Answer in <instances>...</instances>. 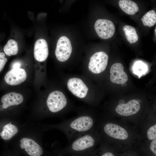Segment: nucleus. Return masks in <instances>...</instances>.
I'll list each match as a JSON object with an SVG mask.
<instances>
[{"mask_svg":"<svg viewBox=\"0 0 156 156\" xmlns=\"http://www.w3.org/2000/svg\"><path fill=\"white\" fill-rule=\"evenodd\" d=\"M5 54L9 56L16 55L18 51L17 42L13 39L9 40L3 48Z\"/></svg>","mask_w":156,"mask_h":156,"instance_id":"obj_19","label":"nucleus"},{"mask_svg":"<svg viewBox=\"0 0 156 156\" xmlns=\"http://www.w3.org/2000/svg\"><path fill=\"white\" fill-rule=\"evenodd\" d=\"M24 100L23 96L21 94L11 92L3 95L1 98L2 105L3 109L17 105L21 103Z\"/></svg>","mask_w":156,"mask_h":156,"instance_id":"obj_14","label":"nucleus"},{"mask_svg":"<svg viewBox=\"0 0 156 156\" xmlns=\"http://www.w3.org/2000/svg\"><path fill=\"white\" fill-rule=\"evenodd\" d=\"M102 156H114V155L112 153L110 152L105 153L102 155Z\"/></svg>","mask_w":156,"mask_h":156,"instance_id":"obj_24","label":"nucleus"},{"mask_svg":"<svg viewBox=\"0 0 156 156\" xmlns=\"http://www.w3.org/2000/svg\"><path fill=\"white\" fill-rule=\"evenodd\" d=\"M124 69L123 66L120 63H116L112 66L110 69V79L112 83L122 84L127 81L128 77Z\"/></svg>","mask_w":156,"mask_h":156,"instance_id":"obj_10","label":"nucleus"},{"mask_svg":"<svg viewBox=\"0 0 156 156\" xmlns=\"http://www.w3.org/2000/svg\"><path fill=\"white\" fill-rule=\"evenodd\" d=\"M20 63L17 62L14 63L12 66L13 68H20Z\"/></svg>","mask_w":156,"mask_h":156,"instance_id":"obj_25","label":"nucleus"},{"mask_svg":"<svg viewBox=\"0 0 156 156\" xmlns=\"http://www.w3.org/2000/svg\"><path fill=\"white\" fill-rule=\"evenodd\" d=\"M141 20L145 26L151 27L156 23V13L155 10H152L146 13L142 17Z\"/></svg>","mask_w":156,"mask_h":156,"instance_id":"obj_18","label":"nucleus"},{"mask_svg":"<svg viewBox=\"0 0 156 156\" xmlns=\"http://www.w3.org/2000/svg\"><path fill=\"white\" fill-rule=\"evenodd\" d=\"M108 60V55L105 52L103 51L96 52L90 58L89 69L94 73H100L105 69Z\"/></svg>","mask_w":156,"mask_h":156,"instance_id":"obj_4","label":"nucleus"},{"mask_svg":"<svg viewBox=\"0 0 156 156\" xmlns=\"http://www.w3.org/2000/svg\"><path fill=\"white\" fill-rule=\"evenodd\" d=\"M20 147L24 149L30 156H40L43 154L41 147L33 140L27 138H23L20 140Z\"/></svg>","mask_w":156,"mask_h":156,"instance_id":"obj_11","label":"nucleus"},{"mask_svg":"<svg viewBox=\"0 0 156 156\" xmlns=\"http://www.w3.org/2000/svg\"><path fill=\"white\" fill-rule=\"evenodd\" d=\"M123 29L127 39L130 43H134L138 41V37L134 27L129 25H125Z\"/></svg>","mask_w":156,"mask_h":156,"instance_id":"obj_17","label":"nucleus"},{"mask_svg":"<svg viewBox=\"0 0 156 156\" xmlns=\"http://www.w3.org/2000/svg\"><path fill=\"white\" fill-rule=\"evenodd\" d=\"M77 116L56 125V127L65 135L68 142L79 136L89 132L94 120L86 110H78Z\"/></svg>","mask_w":156,"mask_h":156,"instance_id":"obj_1","label":"nucleus"},{"mask_svg":"<svg viewBox=\"0 0 156 156\" xmlns=\"http://www.w3.org/2000/svg\"><path fill=\"white\" fill-rule=\"evenodd\" d=\"M3 108L2 107V105H0V111H2L3 110Z\"/></svg>","mask_w":156,"mask_h":156,"instance_id":"obj_26","label":"nucleus"},{"mask_svg":"<svg viewBox=\"0 0 156 156\" xmlns=\"http://www.w3.org/2000/svg\"><path fill=\"white\" fill-rule=\"evenodd\" d=\"M18 132L17 127L10 122L4 126L0 135L3 140H8L15 135Z\"/></svg>","mask_w":156,"mask_h":156,"instance_id":"obj_16","label":"nucleus"},{"mask_svg":"<svg viewBox=\"0 0 156 156\" xmlns=\"http://www.w3.org/2000/svg\"><path fill=\"white\" fill-rule=\"evenodd\" d=\"M156 139L153 140L150 146V149L156 155Z\"/></svg>","mask_w":156,"mask_h":156,"instance_id":"obj_23","label":"nucleus"},{"mask_svg":"<svg viewBox=\"0 0 156 156\" xmlns=\"http://www.w3.org/2000/svg\"><path fill=\"white\" fill-rule=\"evenodd\" d=\"M94 27L98 35L103 39H107L112 37L115 30L113 22L105 19H100L97 20Z\"/></svg>","mask_w":156,"mask_h":156,"instance_id":"obj_6","label":"nucleus"},{"mask_svg":"<svg viewBox=\"0 0 156 156\" xmlns=\"http://www.w3.org/2000/svg\"><path fill=\"white\" fill-rule=\"evenodd\" d=\"M34 54L35 59L38 62H43L47 59L49 50L47 43L45 40L40 39L35 42Z\"/></svg>","mask_w":156,"mask_h":156,"instance_id":"obj_13","label":"nucleus"},{"mask_svg":"<svg viewBox=\"0 0 156 156\" xmlns=\"http://www.w3.org/2000/svg\"><path fill=\"white\" fill-rule=\"evenodd\" d=\"M68 90L76 97L84 99L87 96L89 89L83 81L77 78L70 79L67 83Z\"/></svg>","mask_w":156,"mask_h":156,"instance_id":"obj_7","label":"nucleus"},{"mask_svg":"<svg viewBox=\"0 0 156 156\" xmlns=\"http://www.w3.org/2000/svg\"><path fill=\"white\" fill-rule=\"evenodd\" d=\"M140 108V103L136 100L133 99L126 103H120L115 108V111L119 115L125 116L136 114Z\"/></svg>","mask_w":156,"mask_h":156,"instance_id":"obj_9","label":"nucleus"},{"mask_svg":"<svg viewBox=\"0 0 156 156\" xmlns=\"http://www.w3.org/2000/svg\"><path fill=\"white\" fill-rule=\"evenodd\" d=\"M103 130L106 134L115 139L125 140L128 138V134L127 131L116 124L107 123L104 126Z\"/></svg>","mask_w":156,"mask_h":156,"instance_id":"obj_12","label":"nucleus"},{"mask_svg":"<svg viewBox=\"0 0 156 156\" xmlns=\"http://www.w3.org/2000/svg\"><path fill=\"white\" fill-rule=\"evenodd\" d=\"M72 47L69 39L66 37H60L57 42L55 52L57 60L61 62L67 60L70 57Z\"/></svg>","mask_w":156,"mask_h":156,"instance_id":"obj_5","label":"nucleus"},{"mask_svg":"<svg viewBox=\"0 0 156 156\" xmlns=\"http://www.w3.org/2000/svg\"><path fill=\"white\" fill-rule=\"evenodd\" d=\"M67 105V99L64 94L60 91H54L51 92L47 97L45 112L62 115L70 111Z\"/></svg>","mask_w":156,"mask_h":156,"instance_id":"obj_3","label":"nucleus"},{"mask_svg":"<svg viewBox=\"0 0 156 156\" xmlns=\"http://www.w3.org/2000/svg\"><path fill=\"white\" fill-rule=\"evenodd\" d=\"M148 138L151 140L156 139V125L150 127L148 130L147 133Z\"/></svg>","mask_w":156,"mask_h":156,"instance_id":"obj_21","label":"nucleus"},{"mask_svg":"<svg viewBox=\"0 0 156 156\" xmlns=\"http://www.w3.org/2000/svg\"><path fill=\"white\" fill-rule=\"evenodd\" d=\"M118 4L121 10L129 15H134L139 10L137 3L131 0H120Z\"/></svg>","mask_w":156,"mask_h":156,"instance_id":"obj_15","label":"nucleus"},{"mask_svg":"<svg viewBox=\"0 0 156 156\" xmlns=\"http://www.w3.org/2000/svg\"><path fill=\"white\" fill-rule=\"evenodd\" d=\"M7 61V59L5 57L4 53L0 52V72L3 69Z\"/></svg>","mask_w":156,"mask_h":156,"instance_id":"obj_22","label":"nucleus"},{"mask_svg":"<svg viewBox=\"0 0 156 156\" xmlns=\"http://www.w3.org/2000/svg\"><path fill=\"white\" fill-rule=\"evenodd\" d=\"M146 65L142 62H137L133 67V71L134 73L138 75L143 74L146 70Z\"/></svg>","mask_w":156,"mask_h":156,"instance_id":"obj_20","label":"nucleus"},{"mask_svg":"<svg viewBox=\"0 0 156 156\" xmlns=\"http://www.w3.org/2000/svg\"><path fill=\"white\" fill-rule=\"evenodd\" d=\"M89 132L79 136L71 141L67 146L61 149L60 155L72 156L88 155L95 143V138Z\"/></svg>","mask_w":156,"mask_h":156,"instance_id":"obj_2","label":"nucleus"},{"mask_svg":"<svg viewBox=\"0 0 156 156\" xmlns=\"http://www.w3.org/2000/svg\"><path fill=\"white\" fill-rule=\"evenodd\" d=\"M27 77V73L24 69L14 68L6 74L4 80L7 84L11 86H16L24 82Z\"/></svg>","mask_w":156,"mask_h":156,"instance_id":"obj_8","label":"nucleus"}]
</instances>
